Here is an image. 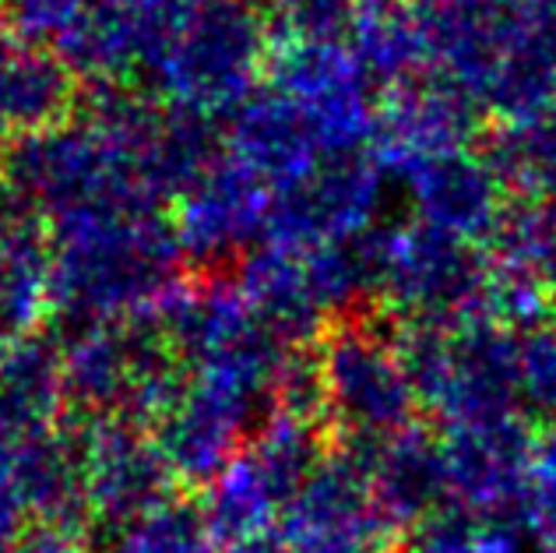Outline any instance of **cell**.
<instances>
[{
	"label": "cell",
	"mask_w": 556,
	"mask_h": 553,
	"mask_svg": "<svg viewBox=\"0 0 556 553\" xmlns=\"http://www.w3.org/2000/svg\"><path fill=\"white\" fill-rule=\"evenodd\" d=\"M240 553H275V550H268V546H247V550H240Z\"/></svg>",
	"instance_id": "obj_1"
}]
</instances>
